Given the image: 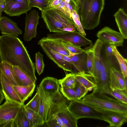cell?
<instances>
[{
    "label": "cell",
    "mask_w": 127,
    "mask_h": 127,
    "mask_svg": "<svg viewBox=\"0 0 127 127\" xmlns=\"http://www.w3.org/2000/svg\"><path fill=\"white\" fill-rule=\"evenodd\" d=\"M0 57L2 62L18 67L35 82V65L19 38L6 35L0 36Z\"/></svg>",
    "instance_id": "1"
},
{
    "label": "cell",
    "mask_w": 127,
    "mask_h": 127,
    "mask_svg": "<svg viewBox=\"0 0 127 127\" xmlns=\"http://www.w3.org/2000/svg\"><path fill=\"white\" fill-rule=\"evenodd\" d=\"M41 13L46 27L50 32L55 33L76 31L72 19L58 9L49 7L41 11Z\"/></svg>",
    "instance_id": "2"
},
{
    "label": "cell",
    "mask_w": 127,
    "mask_h": 127,
    "mask_svg": "<svg viewBox=\"0 0 127 127\" xmlns=\"http://www.w3.org/2000/svg\"><path fill=\"white\" fill-rule=\"evenodd\" d=\"M104 4L105 0H85L77 12L84 29L92 30L99 25Z\"/></svg>",
    "instance_id": "3"
},
{
    "label": "cell",
    "mask_w": 127,
    "mask_h": 127,
    "mask_svg": "<svg viewBox=\"0 0 127 127\" xmlns=\"http://www.w3.org/2000/svg\"><path fill=\"white\" fill-rule=\"evenodd\" d=\"M80 100L98 111L110 110L127 113V104L110 97L106 94H98L92 92Z\"/></svg>",
    "instance_id": "4"
},
{
    "label": "cell",
    "mask_w": 127,
    "mask_h": 127,
    "mask_svg": "<svg viewBox=\"0 0 127 127\" xmlns=\"http://www.w3.org/2000/svg\"><path fill=\"white\" fill-rule=\"evenodd\" d=\"M50 96L52 102L48 115H57L66 127H77V120L68 110L66 101L62 94L59 91Z\"/></svg>",
    "instance_id": "5"
},
{
    "label": "cell",
    "mask_w": 127,
    "mask_h": 127,
    "mask_svg": "<svg viewBox=\"0 0 127 127\" xmlns=\"http://www.w3.org/2000/svg\"><path fill=\"white\" fill-rule=\"evenodd\" d=\"M68 108L78 120L82 118H91L102 120V114L80 100L71 101Z\"/></svg>",
    "instance_id": "6"
},
{
    "label": "cell",
    "mask_w": 127,
    "mask_h": 127,
    "mask_svg": "<svg viewBox=\"0 0 127 127\" xmlns=\"http://www.w3.org/2000/svg\"><path fill=\"white\" fill-rule=\"evenodd\" d=\"M22 106L8 100L0 105V127H12L13 122Z\"/></svg>",
    "instance_id": "7"
},
{
    "label": "cell",
    "mask_w": 127,
    "mask_h": 127,
    "mask_svg": "<svg viewBox=\"0 0 127 127\" xmlns=\"http://www.w3.org/2000/svg\"><path fill=\"white\" fill-rule=\"evenodd\" d=\"M110 67L106 63L103 56L101 54L99 80L96 87L93 89L92 92L98 94H105L110 95L111 91L109 80Z\"/></svg>",
    "instance_id": "8"
},
{
    "label": "cell",
    "mask_w": 127,
    "mask_h": 127,
    "mask_svg": "<svg viewBox=\"0 0 127 127\" xmlns=\"http://www.w3.org/2000/svg\"><path fill=\"white\" fill-rule=\"evenodd\" d=\"M98 39L103 44L113 45L116 47L123 46L124 38L120 32L108 27H105L97 32Z\"/></svg>",
    "instance_id": "9"
},
{
    "label": "cell",
    "mask_w": 127,
    "mask_h": 127,
    "mask_svg": "<svg viewBox=\"0 0 127 127\" xmlns=\"http://www.w3.org/2000/svg\"><path fill=\"white\" fill-rule=\"evenodd\" d=\"M39 18L38 12L35 10L31 11L26 15L23 36L25 41H30L32 38L36 37Z\"/></svg>",
    "instance_id": "10"
},
{
    "label": "cell",
    "mask_w": 127,
    "mask_h": 127,
    "mask_svg": "<svg viewBox=\"0 0 127 127\" xmlns=\"http://www.w3.org/2000/svg\"><path fill=\"white\" fill-rule=\"evenodd\" d=\"M102 114V120L109 124V127H120L127 121V113L112 111H98Z\"/></svg>",
    "instance_id": "11"
},
{
    "label": "cell",
    "mask_w": 127,
    "mask_h": 127,
    "mask_svg": "<svg viewBox=\"0 0 127 127\" xmlns=\"http://www.w3.org/2000/svg\"><path fill=\"white\" fill-rule=\"evenodd\" d=\"M1 79L2 92L5 100L22 105H24L14 89L12 83L2 71Z\"/></svg>",
    "instance_id": "12"
},
{
    "label": "cell",
    "mask_w": 127,
    "mask_h": 127,
    "mask_svg": "<svg viewBox=\"0 0 127 127\" xmlns=\"http://www.w3.org/2000/svg\"><path fill=\"white\" fill-rule=\"evenodd\" d=\"M109 83L111 90H127V77L124 78L121 71L114 67L110 68Z\"/></svg>",
    "instance_id": "13"
},
{
    "label": "cell",
    "mask_w": 127,
    "mask_h": 127,
    "mask_svg": "<svg viewBox=\"0 0 127 127\" xmlns=\"http://www.w3.org/2000/svg\"><path fill=\"white\" fill-rule=\"evenodd\" d=\"M32 7L30 5L25 3L6 0L3 11L10 16H19L26 13Z\"/></svg>",
    "instance_id": "14"
},
{
    "label": "cell",
    "mask_w": 127,
    "mask_h": 127,
    "mask_svg": "<svg viewBox=\"0 0 127 127\" xmlns=\"http://www.w3.org/2000/svg\"><path fill=\"white\" fill-rule=\"evenodd\" d=\"M0 31L2 35L16 37L23 33L16 23L5 16H1L0 18Z\"/></svg>",
    "instance_id": "15"
},
{
    "label": "cell",
    "mask_w": 127,
    "mask_h": 127,
    "mask_svg": "<svg viewBox=\"0 0 127 127\" xmlns=\"http://www.w3.org/2000/svg\"><path fill=\"white\" fill-rule=\"evenodd\" d=\"M47 56L60 67L64 70L72 73L73 67L69 62L65 60L62 55L58 53L42 44L39 45Z\"/></svg>",
    "instance_id": "16"
},
{
    "label": "cell",
    "mask_w": 127,
    "mask_h": 127,
    "mask_svg": "<svg viewBox=\"0 0 127 127\" xmlns=\"http://www.w3.org/2000/svg\"><path fill=\"white\" fill-rule=\"evenodd\" d=\"M38 44L45 45L62 55L69 57L71 54L63 45L60 39L44 37L39 40Z\"/></svg>",
    "instance_id": "17"
},
{
    "label": "cell",
    "mask_w": 127,
    "mask_h": 127,
    "mask_svg": "<svg viewBox=\"0 0 127 127\" xmlns=\"http://www.w3.org/2000/svg\"><path fill=\"white\" fill-rule=\"evenodd\" d=\"M39 92L40 105L38 113L42 117L44 123L47 120L49 107L52 102L51 96L45 92L40 87L37 88Z\"/></svg>",
    "instance_id": "18"
},
{
    "label": "cell",
    "mask_w": 127,
    "mask_h": 127,
    "mask_svg": "<svg viewBox=\"0 0 127 127\" xmlns=\"http://www.w3.org/2000/svg\"><path fill=\"white\" fill-rule=\"evenodd\" d=\"M86 50L79 53L70 54L69 57L71 59L74 65L72 73L79 72L88 73L86 66L87 54Z\"/></svg>",
    "instance_id": "19"
},
{
    "label": "cell",
    "mask_w": 127,
    "mask_h": 127,
    "mask_svg": "<svg viewBox=\"0 0 127 127\" xmlns=\"http://www.w3.org/2000/svg\"><path fill=\"white\" fill-rule=\"evenodd\" d=\"M73 73L76 81L89 91L97 87V85L94 75L86 72H76Z\"/></svg>",
    "instance_id": "20"
},
{
    "label": "cell",
    "mask_w": 127,
    "mask_h": 127,
    "mask_svg": "<svg viewBox=\"0 0 127 127\" xmlns=\"http://www.w3.org/2000/svg\"><path fill=\"white\" fill-rule=\"evenodd\" d=\"M60 85L57 79L51 77H47L42 79L39 86L51 95L59 91Z\"/></svg>",
    "instance_id": "21"
},
{
    "label": "cell",
    "mask_w": 127,
    "mask_h": 127,
    "mask_svg": "<svg viewBox=\"0 0 127 127\" xmlns=\"http://www.w3.org/2000/svg\"><path fill=\"white\" fill-rule=\"evenodd\" d=\"M103 45V43L98 39L92 47L94 54L95 69L94 75L97 84L99 77L101 51Z\"/></svg>",
    "instance_id": "22"
},
{
    "label": "cell",
    "mask_w": 127,
    "mask_h": 127,
    "mask_svg": "<svg viewBox=\"0 0 127 127\" xmlns=\"http://www.w3.org/2000/svg\"><path fill=\"white\" fill-rule=\"evenodd\" d=\"M120 32L127 39V15L124 9L120 8L114 15Z\"/></svg>",
    "instance_id": "23"
},
{
    "label": "cell",
    "mask_w": 127,
    "mask_h": 127,
    "mask_svg": "<svg viewBox=\"0 0 127 127\" xmlns=\"http://www.w3.org/2000/svg\"><path fill=\"white\" fill-rule=\"evenodd\" d=\"M12 86L21 101L24 103L25 101L32 94L35 84V83L26 86L13 85Z\"/></svg>",
    "instance_id": "24"
},
{
    "label": "cell",
    "mask_w": 127,
    "mask_h": 127,
    "mask_svg": "<svg viewBox=\"0 0 127 127\" xmlns=\"http://www.w3.org/2000/svg\"><path fill=\"white\" fill-rule=\"evenodd\" d=\"M24 107L30 127H36L44 124V122L43 119L38 113L25 107L24 106Z\"/></svg>",
    "instance_id": "25"
},
{
    "label": "cell",
    "mask_w": 127,
    "mask_h": 127,
    "mask_svg": "<svg viewBox=\"0 0 127 127\" xmlns=\"http://www.w3.org/2000/svg\"><path fill=\"white\" fill-rule=\"evenodd\" d=\"M12 69L19 85L26 86L35 83L27 75L18 67L12 66Z\"/></svg>",
    "instance_id": "26"
},
{
    "label": "cell",
    "mask_w": 127,
    "mask_h": 127,
    "mask_svg": "<svg viewBox=\"0 0 127 127\" xmlns=\"http://www.w3.org/2000/svg\"><path fill=\"white\" fill-rule=\"evenodd\" d=\"M104 46L105 55H103L107 64L110 67H113L118 68L119 65L117 61L113 52V45L103 44Z\"/></svg>",
    "instance_id": "27"
},
{
    "label": "cell",
    "mask_w": 127,
    "mask_h": 127,
    "mask_svg": "<svg viewBox=\"0 0 127 127\" xmlns=\"http://www.w3.org/2000/svg\"><path fill=\"white\" fill-rule=\"evenodd\" d=\"M0 67L2 72L13 85H20L13 71L12 65L5 62L1 61Z\"/></svg>",
    "instance_id": "28"
},
{
    "label": "cell",
    "mask_w": 127,
    "mask_h": 127,
    "mask_svg": "<svg viewBox=\"0 0 127 127\" xmlns=\"http://www.w3.org/2000/svg\"><path fill=\"white\" fill-rule=\"evenodd\" d=\"M24 105L22 106L19 111L13 122L12 127H30L24 111Z\"/></svg>",
    "instance_id": "29"
},
{
    "label": "cell",
    "mask_w": 127,
    "mask_h": 127,
    "mask_svg": "<svg viewBox=\"0 0 127 127\" xmlns=\"http://www.w3.org/2000/svg\"><path fill=\"white\" fill-rule=\"evenodd\" d=\"M113 52L119 65L121 72L124 78L127 77V59L122 56L116 47L114 46L113 47Z\"/></svg>",
    "instance_id": "30"
},
{
    "label": "cell",
    "mask_w": 127,
    "mask_h": 127,
    "mask_svg": "<svg viewBox=\"0 0 127 127\" xmlns=\"http://www.w3.org/2000/svg\"><path fill=\"white\" fill-rule=\"evenodd\" d=\"M58 81L61 87L74 88L77 83L74 74L72 73L66 74L64 78Z\"/></svg>",
    "instance_id": "31"
},
{
    "label": "cell",
    "mask_w": 127,
    "mask_h": 127,
    "mask_svg": "<svg viewBox=\"0 0 127 127\" xmlns=\"http://www.w3.org/2000/svg\"><path fill=\"white\" fill-rule=\"evenodd\" d=\"M86 52L87 54L86 66L88 73L94 75L95 69L94 51L92 48L86 49Z\"/></svg>",
    "instance_id": "32"
},
{
    "label": "cell",
    "mask_w": 127,
    "mask_h": 127,
    "mask_svg": "<svg viewBox=\"0 0 127 127\" xmlns=\"http://www.w3.org/2000/svg\"><path fill=\"white\" fill-rule=\"evenodd\" d=\"M40 97L38 91L37 90L33 97L24 106L37 113L39 112Z\"/></svg>",
    "instance_id": "33"
},
{
    "label": "cell",
    "mask_w": 127,
    "mask_h": 127,
    "mask_svg": "<svg viewBox=\"0 0 127 127\" xmlns=\"http://www.w3.org/2000/svg\"><path fill=\"white\" fill-rule=\"evenodd\" d=\"M127 90L115 89L110 91V95L123 103L127 104Z\"/></svg>",
    "instance_id": "34"
},
{
    "label": "cell",
    "mask_w": 127,
    "mask_h": 127,
    "mask_svg": "<svg viewBox=\"0 0 127 127\" xmlns=\"http://www.w3.org/2000/svg\"><path fill=\"white\" fill-rule=\"evenodd\" d=\"M71 17L77 31L83 35L86 36V34L81 24L80 16L75 10H73Z\"/></svg>",
    "instance_id": "35"
},
{
    "label": "cell",
    "mask_w": 127,
    "mask_h": 127,
    "mask_svg": "<svg viewBox=\"0 0 127 127\" xmlns=\"http://www.w3.org/2000/svg\"><path fill=\"white\" fill-rule=\"evenodd\" d=\"M60 89L63 95L67 100L70 101L77 100L74 88L61 87Z\"/></svg>",
    "instance_id": "36"
},
{
    "label": "cell",
    "mask_w": 127,
    "mask_h": 127,
    "mask_svg": "<svg viewBox=\"0 0 127 127\" xmlns=\"http://www.w3.org/2000/svg\"><path fill=\"white\" fill-rule=\"evenodd\" d=\"M35 57V68L38 74L40 75L43 72L45 66L43 55L38 52L36 53Z\"/></svg>",
    "instance_id": "37"
},
{
    "label": "cell",
    "mask_w": 127,
    "mask_h": 127,
    "mask_svg": "<svg viewBox=\"0 0 127 127\" xmlns=\"http://www.w3.org/2000/svg\"><path fill=\"white\" fill-rule=\"evenodd\" d=\"M77 100H80L86 95L89 90L80 84L77 83L74 88Z\"/></svg>",
    "instance_id": "38"
},
{
    "label": "cell",
    "mask_w": 127,
    "mask_h": 127,
    "mask_svg": "<svg viewBox=\"0 0 127 127\" xmlns=\"http://www.w3.org/2000/svg\"><path fill=\"white\" fill-rule=\"evenodd\" d=\"M30 5L32 7L38 8L41 11L49 8V4L47 0H30Z\"/></svg>",
    "instance_id": "39"
},
{
    "label": "cell",
    "mask_w": 127,
    "mask_h": 127,
    "mask_svg": "<svg viewBox=\"0 0 127 127\" xmlns=\"http://www.w3.org/2000/svg\"><path fill=\"white\" fill-rule=\"evenodd\" d=\"M61 41L63 45L71 53H79L85 50L65 41L62 40Z\"/></svg>",
    "instance_id": "40"
},
{
    "label": "cell",
    "mask_w": 127,
    "mask_h": 127,
    "mask_svg": "<svg viewBox=\"0 0 127 127\" xmlns=\"http://www.w3.org/2000/svg\"><path fill=\"white\" fill-rule=\"evenodd\" d=\"M65 3L64 0H63L59 4L52 7L58 9L69 18L72 19L71 16L65 5Z\"/></svg>",
    "instance_id": "41"
},
{
    "label": "cell",
    "mask_w": 127,
    "mask_h": 127,
    "mask_svg": "<svg viewBox=\"0 0 127 127\" xmlns=\"http://www.w3.org/2000/svg\"><path fill=\"white\" fill-rule=\"evenodd\" d=\"M45 123L49 127H60L58 125L56 118L53 116H48Z\"/></svg>",
    "instance_id": "42"
},
{
    "label": "cell",
    "mask_w": 127,
    "mask_h": 127,
    "mask_svg": "<svg viewBox=\"0 0 127 127\" xmlns=\"http://www.w3.org/2000/svg\"><path fill=\"white\" fill-rule=\"evenodd\" d=\"M63 0H52L50 2L49 7H52L59 4Z\"/></svg>",
    "instance_id": "43"
},
{
    "label": "cell",
    "mask_w": 127,
    "mask_h": 127,
    "mask_svg": "<svg viewBox=\"0 0 127 127\" xmlns=\"http://www.w3.org/2000/svg\"><path fill=\"white\" fill-rule=\"evenodd\" d=\"M76 6V11L77 12L78 10L85 0H73Z\"/></svg>",
    "instance_id": "44"
},
{
    "label": "cell",
    "mask_w": 127,
    "mask_h": 127,
    "mask_svg": "<svg viewBox=\"0 0 127 127\" xmlns=\"http://www.w3.org/2000/svg\"><path fill=\"white\" fill-rule=\"evenodd\" d=\"M14 2L20 3H27L30 5V0H10Z\"/></svg>",
    "instance_id": "45"
},
{
    "label": "cell",
    "mask_w": 127,
    "mask_h": 127,
    "mask_svg": "<svg viewBox=\"0 0 127 127\" xmlns=\"http://www.w3.org/2000/svg\"><path fill=\"white\" fill-rule=\"evenodd\" d=\"M6 0H0V5L3 9L5 5Z\"/></svg>",
    "instance_id": "46"
},
{
    "label": "cell",
    "mask_w": 127,
    "mask_h": 127,
    "mask_svg": "<svg viewBox=\"0 0 127 127\" xmlns=\"http://www.w3.org/2000/svg\"><path fill=\"white\" fill-rule=\"evenodd\" d=\"M5 98V97L2 92L0 91V105L3 100Z\"/></svg>",
    "instance_id": "47"
},
{
    "label": "cell",
    "mask_w": 127,
    "mask_h": 127,
    "mask_svg": "<svg viewBox=\"0 0 127 127\" xmlns=\"http://www.w3.org/2000/svg\"><path fill=\"white\" fill-rule=\"evenodd\" d=\"M1 62V60L0 57V91L2 92V88H1V70L0 67V65Z\"/></svg>",
    "instance_id": "48"
},
{
    "label": "cell",
    "mask_w": 127,
    "mask_h": 127,
    "mask_svg": "<svg viewBox=\"0 0 127 127\" xmlns=\"http://www.w3.org/2000/svg\"><path fill=\"white\" fill-rule=\"evenodd\" d=\"M3 11V9L1 6L0 5V14L1 16L2 15V13Z\"/></svg>",
    "instance_id": "49"
},
{
    "label": "cell",
    "mask_w": 127,
    "mask_h": 127,
    "mask_svg": "<svg viewBox=\"0 0 127 127\" xmlns=\"http://www.w3.org/2000/svg\"><path fill=\"white\" fill-rule=\"evenodd\" d=\"M64 0L67 3H69L71 1V0Z\"/></svg>",
    "instance_id": "50"
},
{
    "label": "cell",
    "mask_w": 127,
    "mask_h": 127,
    "mask_svg": "<svg viewBox=\"0 0 127 127\" xmlns=\"http://www.w3.org/2000/svg\"><path fill=\"white\" fill-rule=\"evenodd\" d=\"M48 1V4H49V2H50V0H47Z\"/></svg>",
    "instance_id": "51"
},
{
    "label": "cell",
    "mask_w": 127,
    "mask_h": 127,
    "mask_svg": "<svg viewBox=\"0 0 127 127\" xmlns=\"http://www.w3.org/2000/svg\"><path fill=\"white\" fill-rule=\"evenodd\" d=\"M1 16L0 14V18L1 17Z\"/></svg>",
    "instance_id": "52"
},
{
    "label": "cell",
    "mask_w": 127,
    "mask_h": 127,
    "mask_svg": "<svg viewBox=\"0 0 127 127\" xmlns=\"http://www.w3.org/2000/svg\"></svg>",
    "instance_id": "53"
},
{
    "label": "cell",
    "mask_w": 127,
    "mask_h": 127,
    "mask_svg": "<svg viewBox=\"0 0 127 127\" xmlns=\"http://www.w3.org/2000/svg\"><path fill=\"white\" fill-rule=\"evenodd\" d=\"M51 0H50V1H51Z\"/></svg>",
    "instance_id": "54"
}]
</instances>
